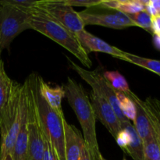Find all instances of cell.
<instances>
[{"label": "cell", "instance_id": "20", "mask_svg": "<svg viewBox=\"0 0 160 160\" xmlns=\"http://www.w3.org/2000/svg\"><path fill=\"white\" fill-rule=\"evenodd\" d=\"M124 55L125 57L127 58L128 62H131L134 65L146 69V70H150L160 76V60L148 59V58L131 54V53L127 52H125Z\"/></svg>", "mask_w": 160, "mask_h": 160}, {"label": "cell", "instance_id": "18", "mask_svg": "<svg viewBox=\"0 0 160 160\" xmlns=\"http://www.w3.org/2000/svg\"><path fill=\"white\" fill-rule=\"evenodd\" d=\"M15 81L11 80L5 70L4 62L0 59V122L9 101Z\"/></svg>", "mask_w": 160, "mask_h": 160}, {"label": "cell", "instance_id": "13", "mask_svg": "<svg viewBox=\"0 0 160 160\" xmlns=\"http://www.w3.org/2000/svg\"><path fill=\"white\" fill-rule=\"evenodd\" d=\"M78 41L81 45L88 54L92 52H98L106 54L111 55L113 57L127 62V58L125 57V52L115 46H112L110 44L107 43L100 38L91 34L85 29L76 34Z\"/></svg>", "mask_w": 160, "mask_h": 160}, {"label": "cell", "instance_id": "26", "mask_svg": "<svg viewBox=\"0 0 160 160\" xmlns=\"http://www.w3.org/2000/svg\"><path fill=\"white\" fill-rule=\"evenodd\" d=\"M44 135V134H43ZM44 160H59L56 154V150L52 145L51 142L48 141V139L44 135Z\"/></svg>", "mask_w": 160, "mask_h": 160}, {"label": "cell", "instance_id": "10", "mask_svg": "<svg viewBox=\"0 0 160 160\" xmlns=\"http://www.w3.org/2000/svg\"><path fill=\"white\" fill-rule=\"evenodd\" d=\"M89 98L96 120L101 122L109 134L114 138V139H116L119 133L121 131L122 128L120 120L113 108L109 104V102L92 91Z\"/></svg>", "mask_w": 160, "mask_h": 160}, {"label": "cell", "instance_id": "1", "mask_svg": "<svg viewBox=\"0 0 160 160\" xmlns=\"http://www.w3.org/2000/svg\"><path fill=\"white\" fill-rule=\"evenodd\" d=\"M65 96L76 114L83 132V138L95 159L101 155L96 134V119L90 98L81 84L71 78H67L63 86Z\"/></svg>", "mask_w": 160, "mask_h": 160}, {"label": "cell", "instance_id": "11", "mask_svg": "<svg viewBox=\"0 0 160 160\" xmlns=\"http://www.w3.org/2000/svg\"><path fill=\"white\" fill-rule=\"evenodd\" d=\"M121 131L116 138V142L134 160H144V145L131 121L121 124Z\"/></svg>", "mask_w": 160, "mask_h": 160}, {"label": "cell", "instance_id": "9", "mask_svg": "<svg viewBox=\"0 0 160 160\" xmlns=\"http://www.w3.org/2000/svg\"><path fill=\"white\" fill-rule=\"evenodd\" d=\"M36 6L75 34L84 30L85 25L78 12L67 4L65 0H40L37 2Z\"/></svg>", "mask_w": 160, "mask_h": 160}, {"label": "cell", "instance_id": "23", "mask_svg": "<svg viewBox=\"0 0 160 160\" xmlns=\"http://www.w3.org/2000/svg\"><path fill=\"white\" fill-rule=\"evenodd\" d=\"M128 16L134 22L136 27L143 28L151 34L152 33V17L146 10L140 11L136 13L128 14Z\"/></svg>", "mask_w": 160, "mask_h": 160}, {"label": "cell", "instance_id": "31", "mask_svg": "<svg viewBox=\"0 0 160 160\" xmlns=\"http://www.w3.org/2000/svg\"><path fill=\"white\" fill-rule=\"evenodd\" d=\"M2 51H3V50L1 48H0V56H1V53H2Z\"/></svg>", "mask_w": 160, "mask_h": 160}, {"label": "cell", "instance_id": "33", "mask_svg": "<svg viewBox=\"0 0 160 160\" xmlns=\"http://www.w3.org/2000/svg\"><path fill=\"white\" fill-rule=\"evenodd\" d=\"M123 160H127V159H123Z\"/></svg>", "mask_w": 160, "mask_h": 160}, {"label": "cell", "instance_id": "5", "mask_svg": "<svg viewBox=\"0 0 160 160\" xmlns=\"http://www.w3.org/2000/svg\"><path fill=\"white\" fill-rule=\"evenodd\" d=\"M32 9V8H31ZM31 9L17 7L0 1V48H9L17 36L30 28Z\"/></svg>", "mask_w": 160, "mask_h": 160}, {"label": "cell", "instance_id": "15", "mask_svg": "<svg viewBox=\"0 0 160 160\" xmlns=\"http://www.w3.org/2000/svg\"><path fill=\"white\" fill-rule=\"evenodd\" d=\"M64 138H65L66 160H81L82 148L84 142L82 135L77 128L63 121Z\"/></svg>", "mask_w": 160, "mask_h": 160}, {"label": "cell", "instance_id": "8", "mask_svg": "<svg viewBox=\"0 0 160 160\" xmlns=\"http://www.w3.org/2000/svg\"><path fill=\"white\" fill-rule=\"evenodd\" d=\"M78 13L85 26L98 25L117 30L136 27L127 14L118 10L104 7L101 4L78 12Z\"/></svg>", "mask_w": 160, "mask_h": 160}, {"label": "cell", "instance_id": "30", "mask_svg": "<svg viewBox=\"0 0 160 160\" xmlns=\"http://www.w3.org/2000/svg\"><path fill=\"white\" fill-rule=\"evenodd\" d=\"M97 160H107V159H105V158L103 157V156H102V155L101 154V155H100L99 156H98V159H97Z\"/></svg>", "mask_w": 160, "mask_h": 160}, {"label": "cell", "instance_id": "2", "mask_svg": "<svg viewBox=\"0 0 160 160\" xmlns=\"http://www.w3.org/2000/svg\"><path fill=\"white\" fill-rule=\"evenodd\" d=\"M30 28L63 47L84 67L90 68L92 66L88 54L81 45L76 34L36 6L31 9Z\"/></svg>", "mask_w": 160, "mask_h": 160}, {"label": "cell", "instance_id": "22", "mask_svg": "<svg viewBox=\"0 0 160 160\" xmlns=\"http://www.w3.org/2000/svg\"><path fill=\"white\" fill-rule=\"evenodd\" d=\"M117 98L121 112L129 121L133 123L136 114L135 105L134 102L123 92H117Z\"/></svg>", "mask_w": 160, "mask_h": 160}, {"label": "cell", "instance_id": "24", "mask_svg": "<svg viewBox=\"0 0 160 160\" xmlns=\"http://www.w3.org/2000/svg\"><path fill=\"white\" fill-rule=\"evenodd\" d=\"M144 160H160V147L156 138L143 142Z\"/></svg>", "mask_w": 160, "mask_h": 160}, {"label": "cell", "instance_id": "12", "mask_svg": "<svg viewBox=\"0 0 160 160\" xmlns=\"http://www.w3.org/2000/svg\"><path fill=\"white\" fill-rule=\"evenodd\" d=\"M21 120L13 148L11 152L12 160H26L28 152V94L24 83L21 88Z\"/></svg>", "mask_w": 160, "mask_h": 160}, {"label": "cell", "instance_id": "25", "mask_svg": "<svg viewBox=\"0 0 160 160\" xmlns=\"http://www.w3.org/2000/svg\"><path fill=\"white\" fill-rule=\"evenodd\" d=\"M65 1L72 7L78 6V7H86L87 9L99 6L102 2V0H65Z\"/></svg>", "mask_w": 160, "mask_h": 160}, {"label": "cell", "instance_id": "21", "mask_svg": "<svg viewBox=\"0 0 160 160\" xmlns=\"http://www.w3.org/2000/svg\"><path fill=\"white\" fill-rule=\"evenodd\" d=\"M106 79L109 81L112 88L117 92H128L131 91L128 83L124 77L118 71H106L103 73Z\"/></svg>", "mask_w": 160, "mask_h": 160}, {"label": "cell", "instance_id": "19", "mask_svg": "<svg viewBox=\"0 0 160 160\" xmlns=\"http://www.w3.org/2000/svg\"><path fill=\"white\" fill-rule=\"evenodd\" d=\"M144 109L152 127L155 137L160 147V106L159 99L148 97L142 101Z\"/></svg>", "mask_w": 160, "mask_h": 160}, {"label": "cell", "instance_id": "28", "mask_svg": "<svg viewBox=\"0 0 160 160\" xmlns=\"http://www.w3.org/2000/svg\"><path fill=\"white\" fill-rule=\"evenodd\" d=\"M81 160H96L95 158L94 157L93 155L90 152L86 145L84 144V147L82 148V152H81Z\"/></svg>", "mask_w": 160, "mask_h": 160}, {"label": "cell", "instance_id": "4", "mask_svg": "<svg viewBox=\"0 0 160 160\" xmlns=\"http://www.w3.org/2000/svg\"><path fill=\"white\" fill-rule=\"evenodd\" d=\"M22 85L16 82L0 122V160L11 154L21 120Z\"/></svg>", "mask_w": 160, "mask_h": 160}, {"label": "cell", "instance_id": "29", "mask_svg": "<svg viewBox=\"0 0 160 160\" xmlns=\"http://www.w3.org/2000/svg\"><path fill=\"white\" fill-rule=\"evenodd\" d=\"M3 160H12V156H11V155H8V156H6V157Z\"/></svg>", "mask_w": 160, "mask_h": 160}, {"label": "cell", "instance_id": "14", "mask_svg": "<svg viewBox=\"0 0 160 160\" xmlns=\"http://www.w3.org/2000/svg\"><path fill=\"white\" fill-rule=\"evenodd\" d=\"M123 94L129 97L135 105V118H134V120L132 123L138 135L140 136L142 142H145L146 140L152 138H156L152 127L151 123L149 121V119H148V115H147L146 112L144 109L142 100L140 98H138L134 92H131V90Z\"/></svg>", "mask_w": 160, "mask_h": 160}, {"label": "cell", "instance_id": "17", "mask_svg": "<svg viewBox=\"0 0 160 160\" xmlns=\"http://www.w3.org/2000/svg\"><path fill=\"white\" fill-rule=\"evenodd\" d=\"M148 3V1L144 0H102L101 5L104 7L118 10L128 15L145 10Z\"/></svg>", "mask_w": 160, "mask_h": 160}, {"label": "cell", "instance_id": "6", "mask_svg": "<svg viewBox=\"0 0 160 160\" xmlns=\"http://www.w3.org/2000/svg\"><path fill=\"white\" fill-rule=\"evenodd\" d=\"M67 60L70 62L72 69L84 80L86 83L90 85L92 88V92L96 93L100 97L103 98L109 102L115 110L120 124L128 121V119L123 115L120 109L118 98H117V92L111 86L109 81L106 79L104 74L101 73L98 68L94 70H89L81 67V66L73 62L70 58L67 57Z\"/></svg>", "mask_w": 160, "mask_h": 160}, {"label": "cell", "instance_id": "16", "mask_svg": "<svg viewBox=\"0 0 160 160\" xmlns=\"http://www.w3.org/2000/svg\"><path fill=\"white\" fill-rule=\"evenodd\" d=\"M38 91L47 104L59 117H64L62 102L65 97V91L62 86L52 87L45 82L42 77L38 76Z\"/></svg>", "mask_w": 160, "mask_h": 160}, {"label": "cell", "instance_id": "32", "mask_svg": "<svg viewBox=\"0 0 160 160\" xmlns=\"http://www.w3.org/2000/svg\"><path fill=\"white\" fill-rule=\"evenodd\" d=\"M159 106H160V100H159Z\"/></svg>", "mask_w": 160, "mask_h": 160}, {"label": "cell", "instance_id": "7", "mask_svg": "<svg viewBox=\"0 0 160 160\" xmlns=\"http://www.w3.org/2000/svg\"><path fill=\"white\" fill-rule=\"evenodd\" d=\"M28 94V143L26 160H44V135L38 116L35 102L28 81H24Z\"/></svg>", "mask_w": 160, "mask_h": 160}, {"label": "cell", "instance_id": "27", "mask_svg": "<svg viewBox=\"0 0 160 160\" xmlns=\"http://www.w3.org/2000/svg\"><path fill=\"white\" fill-rule=\"evenodd\" d=\"M152 33L153 35H156L160 38V16L152 17Z\"/></svg>", "mask_w": 160, "mask_h": 160}, {"label": "cell", "instance_id": "3", "mask_svg": "<svg viewBox=\"0 0 160 160\" xmlns=\"http://www.w3.org/2000/svg\"><path fill=\"white\" fill-rule=\"evenodd\" d=\"M27 81L35 102L38 116L44 135L51 142L59 159L66 160L63 127L65 117H59L50 108L40 95L38 91V75L31 73L27 78Z\"/></svg>", "mask_w": 160, "mask_h": 160}]
</instances>
